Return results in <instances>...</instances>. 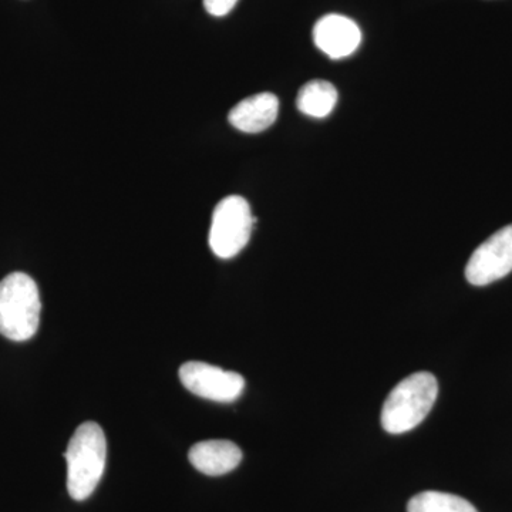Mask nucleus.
<instances>
[{
	"mask_svg": "<svg viewBox=\"0 0 512 512\" xmlns=\"http://www.w3.org/2000/svg\"><path fill=\"white\" fill-rule=\"evenodd\" d=\"M107 441L94 421L77 427L64 458L67 461V491L76 501L90 497L99 485L106 467Z\"/></svg>",
	"mask_w": 512,
	"mask_h": 512,
	"instance_id": "1",
	"label": "nucleus"
},
{
	"mask_svg": "<svg viewBox=\"0 0 512 512\" xmlns=\"http://www.w3.org/2000/svg\"><path fill=\"white\" fill-rule=\"evenodd\" d=\"M437 396L439 383L434 375L419 372L407 376L394 387L383 404V429L390 434L416 429L429 416Z\"/></svg>",
	"mask_w": 512,
	"mask_h": 512,
	"instance_id": "2",
	"label": "nucleus"
},
{
	"mask_svg": "<svg viewBox=\"0 0 512 512\" xmlns=\"http://www.w3.org/2000/svg\"><path fill=\"white\" fill-rule=\"evenodd\" d=\"M39 288L29 275L13 272L0 281V333L13 342L32 339L39 329Z\"/></svg>",
	"mask_w": 512,
	"mask_h": 512,
	"instance_id": "3",
	"label": "nucleus"
},
{
	"mask_svg": "<svg viewBox=\"0 0 512 512\" xmlns=\"http://www.w3.org/2000/svg\"><path fill=\"white\" fill-rule=\"evenodd\" d=\"M256 218L245 198L229 195L212 214L210 247L221 259H231L247 247Z\"/></svg>",
	"mask_w": 512,
	"mask_h": 512,
	"instance_id": "4",
	"label": "nucleus"
},
{
	"mask_svg": "<svg viewBox=\"0 0 512 512\" xmlns=\"http://www.w3.org/2000/svg\"><path fill=\"white\" fill-rule=\"evenodd\" d=\"M180 380L195 396L218 403H232L245 389L244 377L204 362H187L180 367Z\"/></svg>",
	"mask_w": 512,
	"mask_h": 512,
	"instance_id": "5",
	"label": "nucleus"
},
{
	"mask_svg": "<svg viewBox=\"0 0 512 512\" xmlns=\"http://www.w3.org/2000/svg\"><path fill=\"white\" fill-rule=\"evenodd\" d=\"M512 272V224L491 235L471 255L466 278L471 285L485 286Z\"/></svg>",
	"mask_w": 512,
	"mask_h": 512,
	"instance_id": "6",
	"label": "nucleus"
},
{
	"mask_svg": "<svg viewBox=\"0 0 512 512\" xmlns=\"http://www.w3.org/2000/svg\"><path fill=\"white\" fill-rule=\"evenodd\" d=\"M313 42L330 59H343L356 52L362 42V32L352 19L332 13L316 22Z\"/></svg>",
	"mask_w": 512,
	"mask_h": 512,
	"instance_id": "7",
	"label": "nucleus"
},
{
	"mask_svg": "<svg viewBox=\"0 0 512 512\" xmlns=\"http://www.w3.org/2000/svg\"><path fill=\"white\" fill-rule=\"evenodd\" d=\"M279 100L275 94L259 93L239 101L228 114L229 123L242 133L258 134L278 119Z\"/></svg>",
	"mask_w": 512,
	"mask_h": 512,
	"instance_id": "8",
	"label": "nucleus"
},
{
	"mask_svg": "<svg viewBox=\"0 0 512 512\" xmlns=\"http://www.w3.org/2000/svg\"><path fill=\"white\" fill-rule=\"evenodd\" d=\"M190 463L205 476L218 477L231 473L242 461V451L228 440L201 441L188 453Z\"/></svg>",
	"mask_w": 512,
	"mask_h": 512,
	"instance_id": "9",
	"label": "nucleus"
},
{
	"mask_svg": "<svg viewBox=\"0 0 512 512\" xmlns=\"http://www.w3.org/2000/svg\"><path fill=\"white\" fill-rule=\"evenodd\" d=\"M338 103V90L326 80H312L299 90L296 106L306 116L325 119Z\"/></svg>",
	"mask_w": 512,
	"mask_h": 512,
	"instance_id": "10",
	"label": "nucleus"
},
{
	"mask_svg": "<svg viewBox=\"0 0 512 512\" xmlns=\"http://www.w3.org/2000/svg\"><path fill=\"white\" fill-rule=\"evenodd\" d=\"M409 512H478L470 501L458 495L424 491L414 495L407 505Z\"/></svg>",
	"mask_w": 512,
	"mask_h": 512,
	"instance_id": "11",
	"label": "nucleus"
},
{
	"mask_svg": "<svg viewBox=\"0 0 512 512\" xmlns=\"http://www.w3.org/2000/svg\"><path fill=\"white\" fill-rule=\"evenodd\" d=\"M204 8L215 18H222L228 15L232 9L237 5L238 0H204Z\"/></svg>",
	"mask_w": 512,
	"mask_h": 512,
	"instance_id": "12",
	"label": "nucleus"
}]
</instances>
